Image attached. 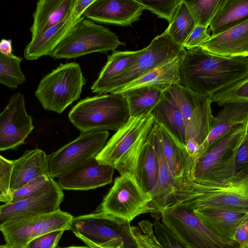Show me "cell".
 I'll list each match as a JSON object with an SVG mask.
<instances>
[{
	"mask_svg": "<svg viewBox=\"0 0 248 248\" xmlns=\"http://www.w3.org/2000/svg\"><path fill=\"white\" fill-rule=\"evenodd\" d=\"M180 66V85L211 96L218 90L248 77V57L225 58L198 46L186 50Z\"/></svg>",
	"mask_w": 248,
	"mask_h": 248,
	"instance_id": "1",
	"label": "cell"
},
{
	"mask_svg": "<svg viewBox=\"0 0 248 248\" xmlns=\"http://www.w3.org/2000/svg\"><path fill=\"white\" fill-rule=\"evenodd\" d=\"M174 202L192 210L227 207L248 210V171L219 181L186 180L176 188L170 204Z\"/></svg>",
	"mask_w": 248,
	"mask_h": 248,
	"instance_id": "2",
	"label": "cell"
},
{
	"mask_svg": "<svg viewBox=\"0 0 248 248\" xmlns=\"http://www.w3.org/2000/svg\"><path fill=\"white\" fill-rule=\"evenodd\" d=\"M154 122L151 113L130 117L107 142L96 159L112 167L121 175L136 179L140 155Z\"/></svg>",
	"mask_w": 248,
	"mask_h": 248,
	"instance_id": "3",
	"label": "cell"
},
{
	"mask_svg": "<svg viewBox=\"0 0 248 248\" xmlns=\"http://www.w3.org/2000/svg\"><path fill=\"white\" fill-rule=\"evenodd\" d=\"M130 117L128 103L121 93H112L79 101L71 109L69 121L80 132L118 130Z\"/></svg>",
	"mask_w": 248,
	"mask_h": 248,
	"instance_id": "4",
	"label": "cell"
},
{
	"mask_svg": "<svg viewBox=\"0 0 248 248\" xmlns=\"http://www.w3.org/2000/svg\"><path fill=\"white\" fill-rule=\"evenodd\" d=\"M161 222L188 248H241L234 241L210 230L191 208L178 202L159 212Z\"/></svg>",
	"mask_w": 248,
	"mask_h": 248,
	"instance_id": "5",
	"label": "cell"
},
{
	"mask_svg": "<svg viewBox=\"0 0 248 248\" xmlns=\"http://www.w3.org/2000/svg\"><path fill=\"white\" fill-rule=\"evenodd\" d=\"M125 45L108 28L83 17L56 45L50 56L55 59L77 58L94 52L113 51Z\"/></svg>",
	"mask_w": 248,
	"mask_h": 248,
	"instance_id": "6",
	"label": "cell"
},
{
	"mask_svg": "<svg viewBox=\"0 0 248 248\" xmlns=\"http://www.w3.org/2000/svg\"><path fill=\"white\" fill-rule=\"evenodd\" d=\"M86 82L78 63H61L42 78L34 95L45 109L61 114L79 98Z\"/></svg>",
	"mask_w": 248,
	"mask_h": 248,
	"instance_id": "7",
	"label": "cell"
},
{
	"mask_svg": "<svg viewBox=\"0 0 248 248\" xmlns=\"http://www.w3.org/2000/svg\"><path fill=\"white\" fill-rule=\"evenodd\" d=\"M248 123L235 126L217 140L196 162L187 180L219 181L235 176V156L248 135Z\"/></svg>",
	"mask_w": 248,
	"mask_h": 248,
	"instance_id": "8",
	"label": "cell"
},
{
	"mask_svg": "<svg viewBox=\"0 0 248 248\" xmlns=\"http://www.w3.org/2000/svg\"><path fill=\"white\" fill-rule=\"evenodd\" d=\"M69 230L91 248L113 241L124 248H140L130 222L103 213L73 217Z\"/></svg>",
	"mask_w": 248,
	"mask_h": 248,
	"instance_id": "9",
	"label": "cell"
},
{
	"mask_svg": "<svg viewBox=\"0 0 248 248\" xmlns=\"http://www.w3.org/2000/svg\"><path fill=\"white\" fill-rule=\"evenodd\" d=\"M98 212L130 222L140 214L157 213L152 204L151 197L142 190L136 179L129 175L115 178Z\"/></svg>",
	"mask_w": 248,
	"mask_h": 248,
	"instance_id": "10",
	"label": "cell"
},
{
	"mask_svg": "<svg viewBox=\"0 0 248 248\" xmlns=\"http://www.w3.org/2000/svg\"><path fill=\"white\" fill-rule=\"evenodd\" d=\"M163 94L178 107L183 116L187 140L194 139L200 145L210 131L213 115L210 97L197 93L178 84H172Z\"/></svg>",
	"mask_w": 248,
	"mask_h": 248,
	"instance_id": "11",
	"label": "cell"
},
{
	"mask_svg": "<svg viewBox=\"0 0 248 248\" xmlns=\"http://www.w3.org/2000/svg\"><path fill=\"white\" fill-rule=\"evenodd\" d=\"M186 49L165 31L140 52L130 67L107 87L105 93H116L157 67L175 58Z\"/></svg>",
	"mask_w": 248,
	"mask_h": 248,
	"instance_id": "12",
	"label": "cell"
},
{
	"mask_svg": "<svg viewBox=\"0 0 248 248\" xmlns=\"http://www.w3.org/2000/svg\"><path fill=\"white\" fill-rule=\"evenodd\" d=\"M73 217L57 211L35 215L6 223L0 227L7 246L23 248L32 239L58 230H69Z\"/></svg>",
	"mask_w": 248,
	"mask_h": 248,
	"instance_id": "13",
	"label": "cell"
},
{
	"mask_svg": "<svg viewBox=\"0 0 248 248\" xmlns=\"http://www.w3.org/2000/svg\"><path fill=\"white\" fill-rule=\"evenodd\" d=\"M108 131L93 130L81 132L75 140L48 155L49 174L58 178L71 169L95 157L105 146Z\"/></svg>",
	"mask_w": 248,
	"mask_h": 248,
	"instance_id": "14",
	"label": "cell"
},
{
	"mask_svg": "<svg viewBox=\"0 0 248 248\" xmlns=\"http://www.w3.org/2000/svg\"><path fill=\"white\" fill-rule=\"evenodd\" d=\"M63 198L62 189L50 177L33 195L0 205V227L18 219L59 210Z\"/></svg>",
	"mask_w": 248,
	"mask_h": 248,
	"instance_id": "15",
	"label": "cell"
},
{
	"mask_svg": "<svg viewBox=\"0 0 248 248\" xmlns=\"http://www.w3.org/2000/svg\"><path fill=\"white\" fill-rule=\"evenodd\" d=\"M34 128L32 118L26 111L24 96L14 93L0 113V151L17 150L25 143Z\"/></svg>",
	"mask_w": 248,
	"mask_h": 248,
	"instance_id": "16",
	"label": "cell"
},
{
	"mask_svg": "<svg viewBox=\"0 0 248 248\" xmlns=\"http://www.w3.org/2000/svg\"><path fill=\"white\" fill-rule=\"evenodd\" d=\"M94 0H75L71 12L62 20L40 36L31 39L24 49L25 59L36 60L44 56H50L56 45L69 32L74 25L82 18L87 8Z\"/></svg>",
	"mask_w": 248,
	"mask_h": 248,
	"instance_id": "17",
	"label": "cell"
},
{
	"mask_svg": "<svg viewBox=\"0 0 248 248\" xmlns=\"http://www.w3.org/2000/svg\"><path fill=\"white\" fill-rule=\"evenodd\" d=\"M114 170L93 157L60 175L58 183L65 190L95 189L111 183Z\"/></svg>",
	"mask_w": 248,
	"mask_h": 248,
	"instance_id": "18",
	"label": "cell"
},
{
	"mask_svg": "<svg viewBox=\"0 0 248 248\" xmlns=\"http://www.w3.org/2000/svg\"><path fill=\"white\" fill-rule=\"evenodd\" d=\"M144 10L136 0H94L82 16L97 22L127 26L139 20Z\"/></svg>",
	"mask_w": 248,
	"mask_h": 248,
	"instance_id": "19",
	"label": "cell"
},
{
	"mask_svg": "<svg viewBox=\"0 0 248 248\" xmlns=\"http://www.w3.org/2000/svg\"><path fill=\"white\" fill-rule=\"evenodd\" d=\"M162 150L176 188L187 180L193 167L185 146L163 123L155 121Z\"/></svg>",
	"mask_w": 248,
	"mask_h": 248,
	"instance_id": "20",
	"label": "cell"
},
{
	"mask_svg": "<svg viewBox=\"0 0 248 248\" xmlns=\"http://www.w3.org/2000/svg\"><path fill=\"white\" fill-rule=\"evenodd\" d=\"M247 123H248V102L233 103L223 106L217 115L213 116L210 131L200 145L193 166L213 144L232 128Z\"/></svg>",
	"mask_w": 248,
	"mask_h": 248,
	"instance_id": "21",
	"label": "cell"
},
{
	"mask_svg": "<svg viewBox=\"0 0 248 248\" xmlns=\"http://www.w3.org/2000/svg\"><path fill=\"white\" fill-rule=\"evenodd\" d=\"M200 47L206 52L225 58L248 56V20L217 35Z\"/></svg>",
	"mask_w": 248,
	"mask_h": 248,
	"instance_id": "22",
	"label": "cell"
},
{
	"mask_svg": "<svg viewBox=\"0 0 248 248\" xmlns=\"http://www.w3.org/2000/svg\"><path fill=\"white\" fill-rule=\"evenodd\" d=\"M193 211L215 233L222 237L232 240L236 228L248 217V210L232 207H204Z\"/></svg>",
	"mask_w": 248,
	"mask_h": 248,
	"instance_id": "23",
	"label": "cell"
},
{
	"mask_svg": "<svg viewBox=\"0 0 248 248\" xmlns=\"http://www.w3.org/2000/svg\"><path fill=\"white\" fill-rule=\"evenodd\" d=\"M42 175L49 176L48 155L37 148L26 150L20 157L14 160L10 177V192Z\"/></svg>",
	"mask_w": 248,
	"mask_h": 248,
	"instance_id": "24",
	"label": "cell"
},
{
	"mask_svg": "<svg viewBox=\"0 0 248 248\" xmlns=\"http://www.w3.org/2000/svg\"><path fill=\"white\" fill-rule=\"evenodd\" d=\"M75 0H39L36 3L30 27L31 38L37 37L64 18L72 11Z\"/></svg>",
	"mask_w": 248,
	"mask_h": 248,
	"instance_id": "25",
	"label": "cell"
},
{
	"mask_svg": "<svg viewBox=\"0 0 248 248\" xmlns=\"http://www.w3.org/2000/svg\"><path fill=\"white\" fill-rule=\"evenodd\" d=\"M149 134L155 146L159 160L157 182L150 196L153 207L157 213H159L162 208L171 202L175 187L159 141L155 122Z\"/></svg>",
	"mask_w": 248,
	"mask_h": 248,
	"instance_id": "26",
	"label": "cell"
},
{
	"mask_svg": "<svg viewBox=\"0 0 248 248\" xmlns=\"http://www.w3.org/2000/svg\"><path fill=\"white\" fill-rule=\"evenodd\" d=\"M248 20V0H221L209 26L211 36L217 35Z\"/></svg>",
	"mask_w": 248,
	"mask_h": 248,
	"instance_id": "27",
	"label": "cell"
},
{
	"mask_svg": "<svg viewBox=\"0 0 248 248\" xmlns=\"http://www.w3.org/2000/svg\"><path fill=\"white\" fill-rule=\"evenodd\" d=\"M140 52L136 51H113L94 81L91 89L93 93H105L108 85L128 69Z\"/></svg>",
	"mask_w": 248,
	"mask_h": 248,
	"instance_id": "28",
	"label": "cell"
},
{
	"mask_svg": "<svg viewBox=\"0 0 248 248\" xmlns=\"http://www.w3.org/2000/svg\"><path fill=\"white\" fill-rule=\"evenodd\" d=\"M168 86L162 85L142 86L118 93H121L125 97L130 117H137L151 113Z\"/></svg>",
	"mask_w": 248,
	"mask_h": 248,
	"instance_id": "29",
	"label": "cell"
},
{
	"mask_svg": "<svg viewBox=\"0 0 248 248\" xmlns=\"http://www.w3.org/2000/svg\"><path fill=\"white\" fill-rule=\"evenodd\" d=\"M158 171L159 160L157 152L149 133L139 159L136 180L149 196L156 183Z\"/></svg>",
	"mask_w": 248,
	"mask_h": 248,
	"instance_id": "30",
	"label": "cell"
},
{
	"mask_svg": "<svg viewBox=\"0 0 248 248\" xmlns=\"http://www.w3.org/2000/svg\"><path fill=\"white\" fill-rule=\"evenodd\" d=\"M186 51L157 67L116 93L142 86L180 84V66Z\"/></svg>",
	"mask_w": 248,
	"mask_h": 248,
	"instance_id": "31",
	"label": "cell"
},
{
	"mask_svg": "<svg viewBox=\"0 0 248 248\" xmlns=\"http://www.w3.org/2000/svg\"><path fill=\"white\" fill-rule=\"evenodd\" d=\"M154 120L165 125L185 146L187 141L183 116L175 104L164 94L151 112Z\"/></svg>",
	"mask_w": 248,
	"mask_h": 248,
	"instance_id": "32",
	"label": "cell"
},
{
	"mask_svg": "<svg viewBox=\"0 0 248 248\" xmlns=\"http://www.w3.org/2000/svg\"><path fill=\"white\" fill-rule=\"evenodd\" d=\"M196 26L183 0L177 6L165 31L177 44L182 45Z\"/></svg>",
	"mask_w": 248,
	"mask_h": 248,
	"instance_id": "33",
	"label": "cell"
},
{
	"mask_svg": "<svg viewBox=\"0 0 248 248\" xmlns=\"http://www.w3.org/2000/svg\"><path fill=\"white\" fill-rule=\"evenodd\" d=\"M210 99L211 102L221 107L233 103L248 102V77L218 90L210 96Z\"/></svg>",
	"mask_w": 248,
	"mask_h": 248,
	"instance_id": "34",
	"label": "cell"
},
{
	"mask_svg": "<svg viewBox=\"0 0 248 248\" xmlns=\"http://www.w3.org/2000/svg\"><path fill=\"white\" fill-rule=\"evenodd\" d=\"M23 60L14 54L5 56L0 53V84L14 89L26 81L20 67Z\"/></svg>",
	"mask_w": 248,
	"mask_h": 248,
	"instance_id": "35",
	"label": "cell"
},
{
	"mask_svg": "<svg viewBox=\"0 0 248 248\" xmlns=\"http://www.w3.org/2000/svg\"><path fill=\"white\" fill-rule=\"evenodd\" d=\"M221 0H183L196 25L207 29Z\"/></svg>",
	"mask_w": 248,
	"mask_h": 248,
	"instance_id": "36",
	"label": "cell"
},
{
	"mask_svg": "<svg viewBox=\"0 0 248 248\" xmlns=\"http://www.w3.org/2000/svg\"><path fill=\"white\" fill-rule=\"evenodd\" d=\"M132 233L140 248H163L154 231L153 225L148 220H143L137 226L131 227Z\"/></svg>",
	"mask_w": 248,
	"mask_h": 248,
	"instance_id": "37",
	"label": "cell"
},
{
	"mask_svg": "<svg viewBox=\"0 0 248 248\" xmlns=\"http://www.w3.org/2000/svg\"><path fill=\"white\" fill-rule=\"evenodd\" d=\"M141 4L144 10H148L170 21L175 9L182 0H136Z\"/></svg>",
	"mask_w": 248,
	"mask_h": 248,
	"instance_id": "38",
	"label": "cell"
},
{
	"mask_svg": "<svg viewBox=\"0 0 248 248\" xmlns=\"http://www.w3.org/2000/svg\"><path fill=\"white\" fill-rule=\"evenodd\" d=\"M155 234L163 248H188L160 221L156 218L153 223Z\"/></svg>",
	"mask_w": 248,
	"mask_h": 248,
	"instance_id": "39",
	"label": "cell"
},
{
	"mask_svg": "<svg viewBox=\"0 0 248 248\" xmlns=\"http://www.w3.org/2000/svg\"><path fill=\"white\" fill-rule=\"evenodd\" d=\"M50 178L49 176L47 175L39 176L12 192L10 202H14L33 195L40 189Z\"/></svg>",
	"mask_w": 248,
	"mask_h": 248,
	"instance_id": "40",
	"label": "cell"
},
{
	"mask_svg": "<svg viewBox=\"0 0 248 248\" xmlns=\"http://www.w3.org/2000/svg\"><path fill=\"white\" fill-rule=\"evenodd\" d=\"M64 230H58L37 237L29 241L23 248H57Z\"/></svg>",
	"mask_w": 248,
	"mask_h": 248,
	"instance_id": "41",
	"label": "cell"
},
{
	"mask_svg": "<svg viewBox=\"0 0 248 248\" xmlns=\"http://www.w3.org/2000/svg\"><path fill=\"white\" fill-rule=\"evenodd\" d=\"M14 160L7 159L0 155V189L11 201L10 182Z\"/></svg>",
	"mask_w": 248,
	"mask_h": 248,
	"instance_id": "42",
	"label": "cell"
},
{
	"mask_svg": "<svg viewBox=\"0 0 248 248\" xmlns=\"http://www.w3.org/2000/svg\"><path fill=\"white\" fill-rule=\"evenodd\" d=\"M210 37L211 36L207 33V28L202 26L196 25L183 43L182 47L188 50L200 46Z\"/></svg>",
	"mask_w": 248,
	"mask_h": 248,
	"instance_id": "43",
	"label": "cell"
},
{
	"mask_svg": "<svg viewBox=\"0 0 248 248\" xmlns=\"http://www.w3.org/2000/svg\"><path fill=\"white\" fill-rule=\"evenodd\" d=\"M248 171V137L246 136L239 146L234 158L235 176Z\"/></svg>",
	"mask_w": 248,
	"mask_h": 248,
	"instance_id": "44",
	"label": "cell"
},
{
	"mask_svg": "<svg viewBox=\"0 0 248 248\" xmlns=\"http://www.w3.org/2000/svg\"><path fill=\"white\" fill-rule=\"evenodd\" d=\"M248 217H246L236 228L232 239L241 248H248Z\"/></svg>",
	"mask_w": 248,
	"mask_h": 248,
	"instance_id": "45",
	"label": "cell"
},
{
	"mask_svg": "<svg viewBox=\"0 0 248 248\" xmlns=\"http://www.w3.org/2000/svg\"><path fill=\"white\" fill-rule=\"evenodd\" d=\"M185 147L190 159L192 161L193 166L196 156L199 150L200 144L194 139L189 138L187 140Z\"/></svg>",
	"mask_w": 248,
	"mask_h": 248,
	"instance_id": "46",
	"label": "cell"
},
{
	"mask_svg": "<svg viewBox=\"0 0 248 248\" xmlns=\"http://www.w3.org/2000/svg\"><path fill=\"white\" fill-rule=\"evenodd\" d=\"M12 41L11 39H2L0 41V53L10 56L13 54Z\"/></svg>",
	"mask_w": 248,
	"mask_h": 248,
	"instance_id": "47",
	"label": "cell"
},
{
	"mask_svg": "<svg viewBox=\"0 0 248 248\" xmlns=\"http://www.w3.org/2000/svg\"><path fill=\"white\" fill-rule=\"evenodd\" d=\"M93 248H124V247L123 244L120 242L113 241Z\"/></svg>",
	"mask_w": 248,
	"mask_h": 248,
	"instance_id": "48",
	"label": "cell"
},
{
	"mask_svg": "<svg viewBox=\"0 0 248 248\" xmlns=\"http://www.w3.org/2000/svg\"><path fill=\"white\" fill-rule=\"evenodd\" d=\"M0 202H3L5 203L10 202L9 200L7 197L2 193L1 190L0 189Z\"/></svg>",
	"mask_w": 248,
	"mask_h": 248,
	"instance_id": "49",
	"label": "cell"
},
{
	"mask_svg": "<svg viewBox=\"0 0 248 248\" xmlns=\"http://www.w3.org/2000/svg\"><path fill=\"white\" fill-rule=\"evenodd\" d=\"M63 248H91L90 247H79V246H71L69 247H66Z\"/></svg>",
	"mask_w": 248,
	"mask_h": 248,
	"instance_id": "50",
	"label": "cell"
},
{
	"mask_svg": "<svg viewBox=\"0 0 248 248\" xmlns=\"http://www.w3.org/2000/svg\"><path fill=\"white\" fill-rule=\"evenodd\" d=\"M0 248H13L10 247L6 245H0Z\"/></svg>",
	"mask_w": 248,
	"mask_h": 248,
	"instance_id": "51",
	"label": "cell"
}]
</instances>
